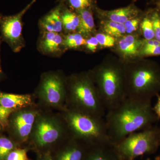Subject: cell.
Here are the masks:
<instances>
[{
    "mask_svg": "<svg viewBox=\"0 0 160 160\" xmlns=\"http://www.w3.org/2000/svg\"><path fill=\"white\" fill-rule=\"evenodd\" d=\"M105 119L113 145L131 133L153 126L160 119L153 111L151 101L126 98L117 106L108 110Z\"/></svg>",
    "mask_w": 160,
    "mask_h": 160,
    "instance_id": "1",
    "label": "cell"
},
{
    "mask_svg": "<svg viewBox=\"0 0 160 160\" xmlns=\"http://www.w3.org/2000/svg\"><path fill=\"white\" fill-rule=\"evenodd\" d=\"M88 72L107 110L126 98L124 62L117 56L107 55Z\"/></svg>",
    "mask_w": 160,
    "mask_h": 160,
    "instance_id": "2",
    "label": "cell"
},
{
    "mask_svg": "<svg viewBox=\"0 0 160 160\" xmlns=\"http://www.w3.org/2000/svg\"><path fill=\"white\" fill-rule=\"evenodd\" d=\"M124 64L126 98L151 101L160 94V66L157 62L138 58Z\"/></svg>",
    "mask_w": 160,
    "mask_h": 160,
    "instance_id": "3",
    "label": "cell"
},
{
    "mask_svg": "<svg viewBox=\"0 0 160 160\" xmlns=\"http://www.w3.org/2000/svg\"><path fill=\"white\" fill-rule=\"evenodd\" d=\"M66 89L69 109L104 118L106 109L89 72L72 75Z\"/></svg>",
    "mask_w": 160,
    "mask_h": 160,
    "instance_id": "4",
    "label": "cell"
},
{
    "mask_svg": "<svg viewBox=\"0 0 160 160\" xmlns=\"http://www.w3.org/2000/svg\"><path fill=\"white\" fill-rule=\"evenodd\" d=\"M63 118L72 137L90 146L112 144L104 118L68 109Z\"/></svg>",
    "mask_w": 160,
    "mask_h": 160,
    "instance_id": "5",
    "label": "cell"
},
{
    "mask_svg": "<svg viewBox=\"0 0 160 160\" xmlns=\"http://www.w3.org/2000/svg\"><path fill=\"white\" fill-rule=\"evenodd\" d=\"M160 129L157 126L133 132L113 144L121 160H134L145 154L154 153L160 146Z\"/></svg>",
    "mask_w": 160,
    "mask_h": 160,
    "instance_id": "6",
    "label": "cell"
},
{
    "mask_svg": "<svg viewBox=\"0 0 160 160\" xmlns=\"http://www.w3.org/2000/svg\"><path fill=\"white\" fill-rule=\"evenodd\" d=\"M38 94L40 99L47 106L62 107L67 99L66 83L54 73L45 75L41 81Z\"/></svg>",
    "mask_w": 160,
    "mask_h": 160,
    "instance_id": "7",
    "label": "cell"
},
{
    "mask_svg": "<svg viewBox=\"0 0 160 160\" xmlns=\"http://www.w3.org/2000/svg\"><path fill=\"white\" fill-rule=\"evenodd\" d=\"M64 129L54 118L39 115L31 136L38 147L49 146L58 141L64 135Z\"/></svg>",
    "mask_w": 160,
    "mask_h": 160,
    "instance_id": "8",
    "label": "cell"
},
{
    "mask_svg": "<svg viewBox=\"0 0 160 160\" xmlns=\"http://www.w3.org/2000/svg\"><path fill=\"white\" fill-rule=\"evenodd\" d=\"M33 0L18 14L2 17L0 22L2 38L8 43L14 52L19 51L23 45L22 18L34 2Z\"/></svg>",
    "mask_w": 160,
    "mask_h": 160,
    "instance_id": "9",
    "label": "cell"
},
{
    "mask_svg": "<svg viewBox=\"0 0 160 160\" xmlns=\"http://www.w3.org/2000/svg\"><path fill=\"white\" fill-rule=\"evenodd\" d=\"M38 112L27 108L13 112L9 117L8 126L15 138L21 142H25L31 136Z\"/></svg>",
    "mask_w": 160,
    "mask_h": 160,
    "instance_id": "10",
    "label": "cell"
},
{
    "mask_svg": "<svg viewBox=\"0 0 160 160\" xmlns=\"http://www.w3.org/2000/svg\"><path fill=\"white\" fill-rule=\"evenodd\" d=\"M143 39L137 33L126 34L117 39L114 51L123 62L140 58Z\"/></svg>",
    "mask_w": 160,
    "mask_h": 160,
    "instance_id": "11",
    "label": "cell"
},
{
    "mask_svg": "<svg viewBox=\"0 0 160 160\" xmlns=\"http://www.w3.org/2000/svg\"><path fill=\"white\" fill-rule=\"evenodd\" d=\"M97 13L101 20H108L121 24L141 14V11L134 4L112 10L96 8Z\"/></svg>",
    "mask_w": 160,
    "mask_h": 160,
    "instance_id": "12",
    "label": "cell"
},
{
    "mask_svg": "<svg viewBox=\"0 0 160 160\" xmlns=\"http://www.w3.org/2000/svg\"><path fill=\"white\" fill-rule=\"evenodd\" d=\"M32 104L30 95L12 94L0 91V106L12 112L28 108Z\"/></svg>",
    "mask_w": 160,
    "mask_h": 160,
    "instance_id": "13",
    "label": "cell"
},
{
    "mask_svg": "<svg viewBox=\"0 0 160 160\" xmlns=\"http://www.w3.org/2000/svg\"><path fill=\"white\" fill-rule=\"evenodd\" d=\"M90 146L91 149L85 160H121L112 144H98Z\"/></svg>",
    "mask_w": 160,
    "mask_h": 160,
    "instance_id": "14",
    "label": "cell"
},
{
    "mask_svg": "<svg viewBox=\"0 0 160 160\" xmlns=\"http://www.w3.org/2000/svg\"><path fill=\"white\" fill-rule=\"evenodd\" d=\"M64 39L57 32L45 31L40 42V47L44 52L53 53L57 52L63 45Z\"/></svg>",
    "mask_w": 160,
    "mask_h": 160,
    "instance_id": "15",
    "label": "cell"
},
{
    "mask_svg": "<svg viewBox=\"0 0 160 160\" xmlns=\"http://www.w3.org/2000/svg\"><path fill=\"white\" fill-rule=\"evenodd\" d=\"M76 13L80 18L78 32L84 37L93 33L95 31V26L91 9H81L76 11Z\"/></svg>",
    "mask_w": 160,
    "mask_h": 160,
    "instance_id": "16",
    "label": "cell"
},
{
    "mask_svg": "<svg viewBox=\"0 0 160 160\" xmlns=\"http://www.w3.org/2000/svg\"><path fill=\"white\" fill-rule=\"evenodd\" d=\"M41 24L45 31L61 32L63 27L60 9H54L46 15L41 21Z\"/></svg>",
    "mask_w": 160,
    "mask_h": 160,
    "instance_id": "17",
    "label": "cell"
},
{
    "mask_svg": "<svg viewBox=\"0 0 160 160\" xmlns=\"http://www.w3.org/2000/svg\"><path fill=\"white\" fill-rule=\"evenodd\" d=\"M79 140L72 137L69 146L61 152L58 156V160H83L84 151L78 144Z\"/></svg>",
    "mask_w": 160,
    "mask_h": 160,
    "instance_id": "18",
    "label": "cell"
},
{
    "mask_svg": "<svg viewBox=\"0 0 160 160\" xmlns=\"http://www.w3.org/2000/svg\"><path fill=\"white\" fill-rule=\"evenodd\" d=\"M100 28L102 32L116 38H119L126 34L124 24L108 21L101 20Z\"/></svg>",
    "mask_w": 160,
    "mask_h": 160,
    "instance_id": "19",
    "label": "cell"
},
{
    "mask_svg": "<svg viewBox=\"0 0 160 160\" xmlns=\"http://www.w3.org/2000/svg\"><path fill=\"white\" fill-rule=\"evenodd\" d=\"M63 27L66 31H78L80 24V18L76 12L67 9L61 13Z\"/></svg>",
    "mask_w": 160,
    "mask_h": 160,
    "instance_id": "20",
    "label": "cell"
},
{
    "mask_svg": "<svg viewBox=\"0 0 160 160\" xmlns=\"http://www.w3.org/2000/svg\"><path fill=\"white\" fill-rule=\"evenodd\" d=\"M86 39L82 35L77 33H69L63 40V45L70 49H77L86 46Z\"/></svg>",
    "mask_w": 160,
    "mask_h": 160,
    "instance_id": "21",
    "label": "cell"
},
{
    "mask_svg": "<svg viewBox=\"0 0 160 160\" xmlns=\"http://www.w3.org/2000/svg\"><path fill=\"white\" fill-rule=\"evenodd\" d=\"M140 27L144 39L149 40L155 39L154 30L149 12L143 17Z\"/></svg>",
    "mask_w": 160,
    "mask_h": 160,
    "instance_id": "22",
    "label": "cell"
},
{
    "mask_svg": "<svg viewBox=\"0 0 160 160\" xmlns=\"http://www.w3.org/2000/svg\"><path fill=\"white\" fill-rule=\"evenodd\" d=\"M15 145L11 140L6 137H0V160H5L8 155L15 149Z\"/></svg>",
    "mask_w": 160,
    "mask_h": 160,
    "instance_id": "23",
    "label": "cell"
},
{
    "mask_svg": "<svg viewBox=\"0 0 160 160\" xmlns=\"http://www.w3.org/2000/svg\"><path fill=\"white\" fill-rule=\"evenodd\" d=\"M99 45L102 48H113L116 43L117 39L103 32L95 34Z\"/></svg>",
    "mask_w": 160,
    "mask_h": 160,
    "instance_id": "24",
    "label": "cell"
},
{
    "mask_svg": "<svg viewBox=\"0 0 160 160\" xmlns=\"http://www.w3.org/2000/svg\"><path fill=\"white\" fill-rule=\"evenodd\" d=\"M154 30L155 39L160 43V13L158 9H153L149 12Z\"/></svg>",
    "mask_w": 160,
    "mask_h": 160,
    "instance_id": "25",
    "label": "cell"
},
{
    "mask_svg": "<svg viewBox=\"0 0 160 160\" xmlns=\"http://www.w3.org/2000/svg\"><path fill=\"white\" fill-rule=\"evenodd\" d=\"M72 9L77 10L91 9L94 6V0H67Z\"/></svg>",
    "mask_w": 160,
    "mask_h": 160,
    "instance_id": "26",
    "label": "cell"
},
{
    "mask_svg": "<svg viewBox=\"0 0 160 160\" xmlns=\"http://www.w3.org/2000/svg\"><path fill=\"white\" fill-rule=\"evenodd\" d=\"M160 55V46H152L143 43L140 52V58Z\"/></svg>",
    "mask_w": 160,
    "mask_h": 160,
    "instance_id": "27",
    "label": "cell"
},
{
    "mask_svg": "<svg viewBox=\"0 0 160 160\" xmlns=\"http://www.w3.org/2000/svg\"><path fill=\"white\" fill-rule=\"evenodd\" d=\"M142 18L143 16L140 14L136 18L128 20L124 23V26L126 28V34L135 33L137 31Z\"/></svg>",
    "mask_w": 160,
    "mask_h": 160,
    "instance_id": "28",
    "label": "cell"
},
{
    "mask_svg": "<svg viewBox=\"0 0 160 160\" xmlns=\"http://www.w3.org/2000/svg\"><path fill=\"white\" fill-rule=\"evenodd\" d=\"M5 160H28L26 149H14L9 153Z\"/></svg>",
    "mask_w": 160,
    "mask_h": 160,
    "instance_id": "29",
    "label": "cell"
},
{
    "mask_svg": "<svg viewBox=\"0 0 160 160\" xmlns=\"http://www.w3.org/2000/svg\"><path fill=\"white\" fill-rule=\"evenodd\" d=\"M86 46L89 51L92 52H95L100 46L95 36L90 37L86 39Z\"/></svg>",
    "mask_w": 160,
    "mask_h": 160,
    "instance_id": "30",
    "label": "cell"
},
{
    "mask_svg": "<svg viewBox=\"0 0 160 160\" xmlns=\"http://www.w3.org/2000/svg\"><path fill=\"white\" fill-rule=\"evenodd\" d=\"M156 97L157 101L154 107H152V109L157 116L160 119V94H158Z\"/></svg>",
    "mask_w": 160,
    "mask_h": 160,
    "instance_id": "31",
    "label": "cell"
},
{
    "mask_svg": "<svg viewBox=\"0 0 160 160\" xmlns=\"http://www.w3.org/2000/svg\"><path fill=\"white\" fill-rule=\"evenodd\" d=\"M42 160H52L50 156L49 155H46L43 157L42 159Z\"/></svg>",
    "mask_w": 160,
    "mask_h": 160,
    "instance_id": "32",
    "label": "cell"
},
{
    "mask_svg": "<svg viewBox=\"0 0 160 160\" xmlns=\"http://www.w3.org/2000/svg\"><path fill=\"white\" fill-rule=\"evenodd\" d=\"M1 40L0 39V46H1ZM3 72L2 70V68H1V62H0V78L2 76Z\"/></svg>",
    "mask_w": 160,
    "mask_h": 160,
    "instance_id": "33",
    "label": "cell"
},
{
    "mask_svg": "<svg viewBox=\"0 0 160 160\" xmlns=\"http://www.w3.org/2000/svg\"><path fill=\"white\" fill-rule=\"evenodd\" d=\"M157 5L158 7V9L160 13V1H159V2L158 3Z\"/></svg>",
    "mask_w": 160,
    "mask_h": 160,
    "instance_id": "34",
    "label": "cell"
},
{
    "mask_svg": "<svg viewBox=\"0 0 160 160\" xmlns=\"http://www.w3.org/2000/svg\"><path fill=\"white\" fill-rule=\"evenodd\" d=\"M3 128H3V126H2V124L0 122V132L2 131V129Z\"/></svg>",
    "mask_w": 160,
    "mask_h": 160,
    "instance_id": "35",
    "label": "cell"
},
{
    "mask_svg": "<svg viewBox=\"0 0 160 160\" xmlns=\"http://www.w3.org/2000/svg\"><path fill=\"white\" fill-rule=\"evenodd\" d=\"M156 160H160V155L158 156L156 158Z\"/></svg>",
    "mask_w": 160,
    "mask_h": 160,
    "instance_id": "36",
    "label": "cell"
},
{
    "mask_svg": "<svg viewBox=\"0 0 160 160\" xmlns=\"http://www.w3.org/2000/svg\"><path fill=\"white\" fill-rule=\"evenodd\" d=\"M2 16L1 15V14H0V22H1V19H2Z\"/></svg>",
    "mask_w": 160,
    "mask_h": 160,
    "instance_id": "37",
    "label": "cell"
},
{
    "mask_svg": "<svg viewBox=\"0 0 160 160\" xmlns=\"http://www.w3.org/2000/svg\"><path fill=\"white\" fill-rule=\"evenodd\" d=\"M146 160H151L149 158H148V159H146Z\"/></svg>",
    "mask_w": 160,
    "mask_h": 160,
    "instance_id": "38",
    "label": "cell"
},
{
    "mask_svg": "<svg viewBox=\"0 0 160 160\" xmlns=\"http://www.w3.org/2000/svg\"><path fill=\"white\" fill-rule=\"evenodd\" d=\"M159 1H160V0H159Z\"/></svg>",
    "mask_w": 160,
    "mask_h": 160,
    "instance_id": "39",
    "label": "cell"
},
{
    "mask_svg": "<svg viewBox=\"0 0 160 160\" xmlns=\"http://www.w3.org/2000/svg\"></svg>",
    "mask_w": 160,
    "mask_h": 160,
    "instance_id": "40",
    "label": "cell"
}]
</instances>
